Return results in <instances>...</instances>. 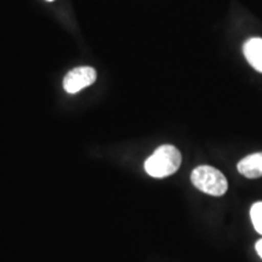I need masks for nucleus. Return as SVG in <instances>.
Listing matches in <instances>:
<instances>
[{
  "label": "nucleus",
  "mask_w": 262,
  "mask_h": 262,
  "mask_svg": "<svg viewBox=\"0 0 262 262\" xmlns=\"http://www.w3.org/2000/svg\"><path fill=\"white\" fill-rule=\"evenodd\" d=\"M182 157L180 150L171 145H163L155 150L146 160L145 170L156 179L168 178L176 172L181 165Z\"/></svg>",
  "instance_id": "obj_1"
},
{
  "label": "nucleus",
  "mask_w": 262,
  "mask_h": 262,
  "mask_svg": "<svg viewBox=\"0 0 262 262\" xmlns=\"http://www.w3.org/2000/svg\"><path fill=\"white\" fill-rule=\"evenodd\" d=\"M238 171L248 179L262 176V152L249 155L238 163Z\"/></svg>",
  "instance_id": "obj_4"
},
{
  "label": "nucleus",
  "mask_w": 262,
  "mask_h": 262,
  "mask_svg": "<svg viewBox=\"0 0 262 262\" xmlns=\"http://www.w3.org/2000/svg\"><path fill=\"white\" fill-rule=\"evenodd\" d=\"M47 2H54V0H47Z\"/></svg>",
  "instance_id": "obj_8"
},
{
  "label": "nucleus",
  "mask_w": 262,
  "mask_h": 262,
  "mask_svg": "<svg viewBox=\"0 0 262 262\" xmlns=\"http://www.w3.org/2000/svg\"><path fill=\"white\" fill-rule=\"evenodd\" d=\"M245 58L251 67L262 73V38H251L244 44Z\"/></svg>",
  "instance_id": "obj_5"
},
{
  "label": "nucleus",
  "mask_w": 262,
  "mask_h": 262,
  "mask_svg": "<svg viewBox=\"0 0 262 262\" xmlns=\"http://www.w3.org/2000/svg\"><path fill=\"white\" fill-rule=\"evenodd\" d=\"M250 217L253 221L254 228L257 233L262 234V202H257L251 206Z\"/></svg>",
  "instance_id": "obj_6"
},
{
  "label": "nucleus",
  "mask_w": 262,
  "mask_h": 262,
  "mask_svg": "<svg viewBox=\"0 0 262 262\" xmlns=\"http://www.w3.org/2000/svg\"><path fill=\"white\" fill-rule=\"evenodd\" d=\"M191 181L199 191L209 195L221 196L228 189L227 179L224 173L209 165L196 166L191 173Z\"/></svg>",
  "instance_id": "obj_2"
},
{
  "label": "nucleus",
  "mask_w": 262,
  "mask_h": 262,
  "mask_svg": "<svg viewBox=\"0 0 262 262\" xmlns=\"http://www.w3.org/2000/svg\"><path fill=\"white\" fill-rule=\"evenodd\" d=\"M255 249H256V253L258 254V256L262 258V239L256 242V244H255Z\"/></svg>",
  "instance_id": "obj_7"
},
{
  "label": "nucleus",
  "mask_w": 262,
  "mask_h": 262,
  "mask_svg": "<svg viewBox=\"0 0 262 262\" xmlns=\"http://www.w3.org/2000/svg\"><path fill=\"white\" fill-rule=\"evenodd\" d=\"M96 80V71L94 68L78 67L68 72L63 79V88L68 94H77Z\"/></svg>",
  "instance_id": "obj_3"
}]
</instances>
